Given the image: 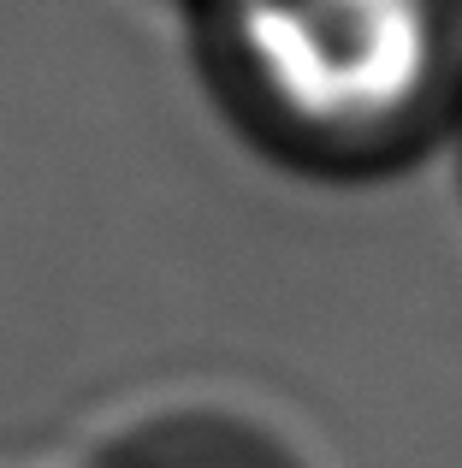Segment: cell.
<instances>
[{"label":"cell","instance_id":"obj_1","mask_svg":"<svg viewBox=\"0 0 462 468\" xmlns=\"http://www.w3.org/2000/svg\"><path fill=\"white\" fill-rule=\"evenodd\" d=\"M231 36L255 83L320 131L392 125L439 71L433 0H231Z\"/></svg>","mask_w":462,"mask_h":468}]
</instances>
